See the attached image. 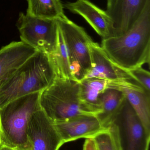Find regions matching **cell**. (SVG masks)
Returning <instances> with one entry per match:
<instances>
[{"label": "cell", "mask_w": 150, "mask_h": 150, "mask_svg": "<svg viewBox=\"0 0 150 150\" xmlns=\"http://www.w3.org/2000/svg\"><path fill=\"white\" fill-rule=\"evenodd\" d=\"M100 46L112 61L125 71L149 65L150 2L127 31L103 39Z\"/></svg>", "instance_id": "obj_1"}, {"label": "cell", "mask_w": 150, "mask_h": 150, "mask_svg": "<svg viewBox=\"0 0 150 150\" xmlns=\"http://www.w3.org/2000/svg\"><path fill=\"white\" fill-rule=\"evenodd\" d=\"M55 77L48 55L37 51L0 86V108L18 98L42 92Z\"/></svg>", "instance_id": "obj_2"}, {"label": "cell", "mask_w": 150, "mask_h": 150, "mask_svg": "<svg viewBox=\"0 0 150 150\" xmlns=\"http://www.w3.org/2000/svg\"><path fill=\"white\" fill-rule=\"evenodd\" d=\"M41 93L20 97L0 108V145L16 150H29L27 126L32 115L41 108Z\"/></svg>", "instance_id": "obj_3"}, {"label": "cell", "mask_w": 150, "mask_h": 150, "mask_svg": "<svg viewBox=\"0 0 150 150\" xmlns=\"http://www.w3.org/2000/svg\"><path fill=\"white\" fill-rule=\"evenodd\" d=\"M40 105L54 122L85 115H93L83 105L80 83L74 79L55 77L52 83L41 92Z\"/></svg>", "instance_id": "obj_4"}, {"label": "cell", "mask_w": 150, "mask_h": 150, "mask_svg": "<svg viewBox=\"0 0 150 150\" xmlns=\"http://www.w3.org/2000/svg\"><path fill=\"white\" fill-rule=\"evenodd\" d=\"M105 127L111 132L117 150H149L150 132L126 97Z\"/></svg>", "instance_id": "obj_5"}, {"label": "cell", "mask_w": 150, "mask_h": 150, "mask_svg": "<svg viewBox=\"0 0 150 150\" xmlns=\"http://www.w3.org/2000/svg\"><path fill=\"white\" fill-rule=\"evenodd\" d=\"M67 47L73 78L80 82L91 67L90 45L92 39L82 26L67 17L57 19Z\"/></svg>", "instance_id": "obj_6"}, {"label": "cell", "mask_w": 150, "mask_h": 150, "mask_svg": "<svg viewBox=\"0 0 150 150\" xmlns=\"http://www.w3.org/2000/svg\"><path fill=\"white\" fill-rule=\"evenodd\" d=\"M16 26L21 41L48 55L55 51L57 45V19L40 18L21 12Z\"/></svg>", "instance_id": "obj_7"}, {"label": "cell", "mask_w": 150, "mask_h": 150, "mask_svg": "<svg viewBox=\"0 0 150 150\" xmlns=\"http://www.w3.org/2000/svg\"><path fill=\"white\" fill-rule=\"evenodd\" d=\"M26 134L29 150H59L64 144L54 122L41 108L32 115Z\"/></svg>", "instance_id": "obj_8"}, {"label": "cell", "mask_w": 150, "mask_h": 150, "mask_svg": "<svg viewBox=\"0 0 150 150\" xmlns=\"http://www.w3.org/2000/svg\"><path fill=\"white\" fill-rule=\"evenodd\" d=\"M106 11L112 19L113 36L127 31L141 16L150 0H107Z\"/></svg>", "instance_id": "obj_9"}, {"label": "cell", "mask_w": 150, "mask_h": 150, "mask_svg": "<svg viewBox=\"0 0 150 150\" xmlns=\"http://www.w3.org/2000/svg\"><path fill=\"white\" fill-rule=\"evenodd\" d=\"M64 7L81 16L103 39L113 36V23L106 11L99 8L90 0H76L66 4Z\"/></svg>", "instance_id": "obj_10"}, {"label": "cell", "mask_w": 150, "mask_h": 150, "mask_svg": "<svg viewBox=\"0 0 150 150\" xmlns=\"http://www.w3.org/2000/svg\"><path fill=\"white\" fill-rule=\"evenodd\" d=\"M54 123L64 144L80 138H92L106 128L97 116L91 115Z\"/></svg>", "instance_id": "obj_11"}, {"label": "cell", "mask_w": 150, "mask_h": 150, "mask_svg": "<svg viewBox=\"0 0 150 150\" xmlns=\"http://www.w3.org/2000/svg\"><path fill=\"white\" fill-rule=\"evenodd\" d=\"M90 49L91 67L83 79L96 78L112 81L135 80L127 71L112 61L98 43L92 40Z\"/></svg>", "instance_id": "obj_12"}, {"label": "cell", "mask_w": 150, "mask_h": 150, "mask_svg": "<svg viewBox=\"0 0 150 150\" xmlns=\"http://www.w3.org/2000/svg\"><path fill=\"white\" fill-rule=\"evenodd\" d=\"M37 51L22 41H13L0 49V86Z\"/></svg>", "instance_id": "obj_13"}, {"label": "cell", "mask_w": 150, "mask_h": 150, "mask_svg": "<svg viewBox=\"0 0 150 150\" xmlns=\"http://www.w3.org/2000/svg\"><path fill=\"white\" fill-rule=\"evenodd\" d=\"M119 81L91 78L80 81V97L85 108L93 115L97 116L100 114L102 110L100 96L107 89H118Z\"/></svg>", "instance_id": "obj_14"}, {"label": "cell", "mask_w": 150, "mask_h": 150, "mask_svg": "<svg viewBox=\"0 0 150 150\" xmlns=\"http://www.w3.org/2000/svg\"><path fill=\"white\" fill-rule=\"evenodd\" d=\"M133 81H129L120 90L124 93L144 126L150 132V93Z\"/></svg>", "instance_id": "obj_15"}, {"label": "cell", "mask_w": 150, "mask_h": 150, "mask_svg": "<svg viewBox=\"0 0 150 150\" xmlns=\"http://www.w3.org/2000/svg\"><path fill=\"white\" fill-rule=\"evenodd\" d=\"M26 14L31 16L48 19L66 18L61 0H26Z\"/></svg>", "instance_id": "obj_16"}, {"label": "cell", "mask_w": 150, "mask_h": 150, "mask_svg": "<svg viewBox=\"0 0 150 150\" xmlns=\"http://www.w3.org/2000/svg\"><path fill=\"white\" fill-rule=\"evenodd\" d=\"M48 56L54 68L56 76L74 79L71 73L67 47L58 26L56 49L52 54Z\"/></svg>", "instance_id": "obj_17"}, {"label": "cell", "mask_w": 150, "mask_h": 150, "mask_svg": "<svg viewBox=\"0 0 150 150\" xmlns=\"http://www.w3.org/2000/svg\"><path fill=\"white\" fill-rule=\"evenodd\" d=\"M125 98L122 91L114 88L107 89L100 94V101L102 112L97 117L104 127L118 110Z\"/></svg>", "instance_id": "obj_18"}, {"label": "cell", "mask_w": 150, "mask_h": 150, "mask_svg": "<svg viewBox=\"0 0 150 150\" xmlns=\"http://www.w3.org/2000/svg\"><path fill=\"white\" fill-rule=\"evenodd\" d=\"M92 138L98 150H117L114 139L107 128L106 127Z\"/></svg>", "instance_id": "obj_19"}, {"label": "cell", "mask_w": 150, "mask_h": 150, "mask_svg": "<svg viewBox=\"0 0 150 150\" xmlns=\"http://www.w3.org/2000/svg\"><path fill=\"white\" fill-rule=\"evenodd\" d=\"M127 72L146 91L150 93L149 71L142 68V67H140L128 70Z\"/></svg>", "instance_id": "obj_20"}, {"label": "cell", "mask_w": 150, "mask_h": 150, "mask_svg": "<svg viewBox=\"0 0 150 150\" xmlns=\"http://www.w3.org/2000/svg\"><path fill=\"white\" fill-rule=\"evenodd\" d=\"M83 150H98L92 138H86Z\"/></svg>", "instance_id": "obj_21"}, {"label": "cell", "mask_w": 150, "mask_h": 150, "mask_svg": "<svg viewBox=\"0 0 150 150\" xmlns=\"http://www.w3.org/2000/svg\"><path fill=\"white\" fill-rule=\"evenodd\" d=\"M0 150H16L4 145H0Z\"/></svg>", "instance_id": "obj_22"}]
</instances>
